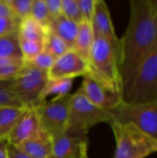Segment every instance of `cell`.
<instances>
[{
  "mask_svg": "<svg viewBox=\"0 0 157 158\" xmlns=\"http://www.w3.org/2000/svg\"><path fill=\"white\" fill-rule=\"evenodd\" d=\"M8 158H30L19 147L8 144Z\"/></svg>",
  "mask_w": 157,
  "mask_h": 158,
  "instance_id": "cell-33",
  "label": "cell"
},
{
  "mask_svg": "<svg viewBox=\"0 0 157 158\" xmlns=\"http://www.w3.org/2000/svg\"><path fill=\"white\" fill-rule=\"evenodd\" d=\"M23 60H19V59H7V58H0V68L1 67H6V66H10L18 63H21Z\"/></svg>",
  "mask_w": 157,
  "mask_h": 158,
  "instance_id": "cell-35",
  "label": "cell"
},
{
  "mask_svg": "<svg viewBox=\"0 0 157 158\" xmlns=\"http://www.w3.org/2000/svg\"><path fill=\"white\" fill-rule=\"evenodd\" d=\"M109 112L111 122L131 124L157 143V101L140 104L122 102Z\"/></svg>",
  "mask_w": 157,
  "mask_h": 158,
  "instance_id": "cell-4",
  "label": "cell"
},
{
  "mask_svg": "<svg viewBox=\"0 0 157 158\" xmlns=\"http://www.w3.org/2000/svg\"><path fill=\"white\" fill-rule=\"evenodd\" d=\"M42 127L35 108H28L23 114L6 142L8 144L19 147L25 142L33 138Z\"/></svg>",
  "mask_w": 157,
  "mask_h": 158,
  "instance_id": "cell-13",
  "label": "cell"
},
{
  "mask_svg": "<svg viewBox=\"0 0 157 158\" xmlns=\"http://www.w3.org/2000/svg\"><path fill=\"white\" fill-rule=\"evenodd\" d=\"M157 101V44L140 66L134 82L123 98L130 104Z\"/></svg>",
  "mask_w": 157,
  "mask_h": 158,
  "instance_id": "cell-6",
  "label": "cell"
},
{
  "mask_svg": "<svg viewBox=\"0 0 157 158\" xmlns=\"http://www.w3.org/2000/svg\"><path fill=\"white\" fill-rule=\"evenodd\" d=\"M112 117L109 111L101 109L91 103L85 96L81 87L71 94L67 129L88 133L91 128L99 123H110Z\"/></svg>",
  "mask_w": 157,
  "mask_h": 158,
  "instance_id": "cell-5",
  "label": "cell"
},
{
  "mask_svg": "<svg viewBox=\"0 0 157 158\" xmlns=\"http://www.w3.org/2000/svg\"><path fill=\"white\" fill-rule=\"evenodd\" d=\"M0 58L22 60L18 32L0 37Z\"/></svg>",
  "mask_w": 157,
  "mask_h": 158,
  "instance_id": "cell-19",
  "label": "cell"
},
{
  "mask_svg": "<svg viewBox=\"0 0 157 158\" xmlns=\"http://www.w3.org/2000/svg\"><path fill=\"white\" fill-rule=\"evenodd\" d=\"M62 15L77 24L83 20L77 0H62Z\"/></svg>",
  "mask_w": 157,
  "mask_h": 158,
  "instance_id": "cell-26",
  "label": "cell"
},
{
  "mask_svg": "<svg viewBox=\"0 0 157 158\" xmlns=\"http://www.w3.org/2000/svg\"><path fill=\"white\" fill-rule=\"evenodd\" d=\"M31 17L47 30L51 18L44 0H32Z\"/></svg>",
  "mask_w": 157,
  "mask_h": 158,
  "instance_id": "cell-23",
  "label": "cell"
},
{
  "mask_svg": "<svg viewBox=\"0 0 157 158\" xmlns=\"http://www.w3.org/2000/svg\"><path fill=\"white\" fill-rule=\"evenodd\" d=\"M87 143L86 132L67 129L63 133L53 137L51 158H81L82 148Z\"/></svg>",
  "mask_w": 157,
  "mask_h": 158,
  "instance_id": "cell-10",
  "label": "cell"
},
{
  "mask_svg": "<svg viewBox=\"0 0 157 158\" xmlns=\"http://www.w3.org/2000/svg\"><path fill=\"white\" fill-rule=\"evenodd\" d=\"M130 20L119 39L123 98L130 90L144 58L157 44V0H130Z\"/></svg>",
  "mask_w": 157,
  "mask_h": 158,
  "instance_id": "cell-1",
  "label": "cell"
},
{
  "mask_svg": "<svg viewBox=\"0 0 157 158\" xmlns=\"http://www.w3.org/2000/svg\"><path fill=\"white\" fill-rule=\"evenodd\" d=\"M47 31L60 38L68 47L73 49L78 33V24L66 19L63 15L50 20Z\"/></svg>",
  "mask_w": 157,
  "mask_h": 158,
  "instance_id": "cell-15",
  "label": "cell"
},
{
  "mask_svg": "<svg viewBox=\"0 0 157 158\" xmlns=\"http://www.w3.org/2000/svg\"><path fill=\"white\" fill-rule=\"evenodd\" d=\"M0 18H16L6 0H0Z\"/></svg>",
  "mask_w": 157,
  "mask_h": 158,
  "instance_id": "cell-32",
  "label": "cell"
},
{
  "mask_svg": "<svg viewBox=\"0 0 157 158\" xmlns=\"http://www.w3.org/2000/svg\"><path fill=\"white\" fill-rule=\"evenodd\" d=\"M0 158H8V143L0 140Z\"/></svg>",
  "mask_w": 157,
  "mask_h": 158,
  "instance_id": "cell-34",
  "label": "cell"
},
{
  "mask_svg": "<svg viewBox=\"0 0 157 158\" xmlns=\"http://www.w3.org/2000/svg\"><path fill=\"white\" fill-rule=\"evenodd\" d=\"M19 148L30 158H51L53 138L42 128L33 138L19 145Z\"/></svg>",
  "mask_w": 157,
  "mask_h": 158,
  "instance_id": "cell-14",
  "label": "cell"
},
{
  "mask_svg": "<svg viewBox=\"0 0 157 158\" xmlns=\"http://www.w3.org/2000/svg\"><path fill=\"white\" fill-rule=\"evenodd\" d=\"M10 6L14 16L21 20L31 16L32 0H6Z\"/></svg>",
  "mask_w": 157,
  "mask_h": 158,
  "instance_id": "cell-25",
  "label": "cell"
},
{
  "mask_svg": "<svg viewBox=\"0 0 157 158\" xmlns=\"http://www.w3.org/2000/svg\"><path fill=\"white\" fill-rule=\"evenodd\" d=\"M19 48L22 56V60L24 62L32 59L34 56L39 55L43 51V44L36 42L27 41L24 39L19 38Z\"/></svg>",
  "mask_w": 157,
  "mask_h": 158,
  "instance_id": "cell-24",
  "label": "cell"
},
{
  "mask_svg": "<svg viewBox=\"0 0 157 158\" xmlns=\"http://www.w3.org/2000/svg\"><path fill=\"white\" fill-rule=\"evenodd\" d=\"M81 87L88 100L101 109L110 111L123 102L121 95L106 89L89 73L83 77Z\"/></svg>",
  "mask_w": 157,
  "mask_h": 158,
  "instance_id": "cell-11",
  "label": "cell"
},
{
  "mask_svg": "<svg viewBox=\"0 0 157 158\" xmlns=\"http://www.w3.org/2000/svg\"><path fill=\"white\" fill-rule=\"evenodd\" d=\"M94 41L91 23L82 20L78 24V33L75 40L73 50H75L85 60H89L92 46Z\"/></svg>",
  "mask_w": 157,
  "mask_h": 158,
  "instance_id": "cell-17",
  "label": "cell"
},
{
  "mask_svg": "<svg viewBox=\"0 0 157 158\" xmlns=\"http://www.w3.org/2000/svg\"><path fill=\"white\" fill-rule=\"evenodd\" d=\"M77 4L83 20L91 23L94 11L95 0H77Z\"/></svg>",
  "mask_w": 157,
  "mask_h": 158,
  "instance_id": "cell-29",
  "label": "cell"
},
{
  "mask_svg": "<svg viewBox=\"0 0 157 158\" xmlns=\"http://www.w3.org/2000/svg\"><path fill=\"white\" fill-rule=\"evenodd\" d=\"M89 73L88 61L71 49L56 58L47 72L49 80L74 79Z\"/></svg>",
  "mask_w": 157,
  "mask_h": 158,
  "instance_id": "cell-9",
  "label": "cell"
},
{
  "mask_svg": "<svg viewBox=\"0 0 157 158\" xmlns=\"http://www.w3.org/2000/svg\"><path fill=\"white\" fill-rule=\"evenodd\" d=\"M47 81V72L23 62L19 73L13 80V91L23 107L36 108L41 104V95Z\"/></svg>",
  "mask_w": 157,
  "mask_h": 158,
  "instance_id": "cell-7",
  "label": "cell"
},
{
  "mask_svg": "<svg viewBox=\"0 0 157 158\" xmlns=\"http://www.w3.org/2000/svg\"><path fill=\"white\" fill-rule=\"evenodd\" d=\"M19 21L16 18H0V37L18 32Z\"/></svg>",
  "mask_w": 157,
  "mask_h": 158,
  "instance_id": "cell-28",
  "label": "cell"
},
{
  "mask_svg": "<svg viewBox=\"0 0 157 158\" xmlns=\"http://www.w3.org/2000/svg\"><path fill=\"white\" fill-rule=\"evenodd\" d=\"M47 30L39 24L31 16L21 19L19 23L18 34L19 38L27 41L36 42L43 44Z\"/></svg>",
  "mask_w": 157,
  "mask_h": 158,
  "instance_id": "cell-18",
  "label": "cell"
},
{
  "mask_svg": "<svg viewBox=\"0 0 157 158\" xmlns=\"http://www.w3.org/2000/svg\"><path fill=\"white\" fill-rule=\"evenodd\" d=\"M73 85L72 79H61V80H49L41 95V103L50 95H56L59 97L69 94V92Z\"/></svg>",
  "mask_w": 157,
  "mask_h": 158,
  "instance_id": "cell-20",
  "label": "cell"
},
{
  "mask_svg": "<svg viewBox=\"0 0 157 158\" xmlns=\"http://www.w3.org/2000/svg\"><path fill=\"white\" fill-rule=\"evenodd\" d=\"M22 65H23V62L10 65V66L1 67L0 68V80L2 81L14 80L19 73L22 68Z\"/></svg>",
  "mask_w": 157,
  "mask_h": 158,
  "instance_id": "cell-30",
  "label": "cell"
},
{
  "mask_svg": "<svg viewBox=\"0 0 157 158\" xmlns=\"http://www.w3.org/2000/svg\"><path fill=\"white\" fill-rule=\"evenodd\" d=\"M116 141L113 158H146L157 153V143L131 124L109 123Z\"/></svg>",
  "mask_w": 157,
  "mask_h": 158,
  "instance_id": "cell-3",
  "label": "cell"
},
{
  "mask_svg": "<svg viewBox=\"0 0 157 158\" xmlns=\"http://www.w3.org/2000/svg\"><path fill=\"white\" fill-rule=\"evenodd\" d=\"M68 47L67 44L56 35L47 31L44 42H43V51L48 53L55 59L63 56L66 52H68Z\"/></svg>",
  "mask_w": 157,
  "mask_h": 158,
  "instance_id": "cell-21",
  "label": "cell"
},
{
  "mask_svg": "<svg viewBox=\"0 0 157 158\" xmlns=\"http://www.w3.org/2000/svg\"><path fill=\"white\" fill-rule=\"evenodd\" d=\"M91 26L94 38H105L119 46V39L115 31L109 8L104 0H95Z\"/></svg>",
  "mask_w": 157,
  "mask_h": 158,
  "instance_id": "cell-12",
  "label": "cell"
},
{
  "mask_svg": "<svg viewBox=\"0 0 157 158\" xmlns=\"http://www.w3.org/2000/svg\"><path fill=\"white\" fill-rule=\"evenodd\" d=\"M27 109L18 106H0V140H7Z\"/></svg>",
  "mask_w": 157,
  "mask_h": 158,
  "instance_id": "cell-16",
  "label": "cell"
},
{
  "mask_svg": "<svg viewBox=\"0 0 157 158\" xmlns=\"http://www.w3.org/2000/svg\"><path fill=\"white\" fill-rule=\"evenodd\" d=\"M51 19L62 15V0H44Z\"/></svg>",
  "mask_w": 157,
  "mask_h": 158,
  "instance_id": "cell-31",
  "label": "cell"
},
{
  "mask_svg": "<svg viewBox=\"0 0 157 158\" xmlns=\"http://www.w3.org/2000/svg\"><path fill=\"white\" fill-rule=\"evenodd\" d=\"M81 158H89V156H88V143L83 146Z\"/></svg>",
  "mask_w": 157,
  "mask_h": 158,
  "instance_id": "cell-36",
  "label": "cell"
},
{
  "mask_svg": "<svg viewBox=\"0 0 157 158\" xmlns=\"http://www.w3.org/2000/svg\"><path fill=\"white\" fill-rule=\"evenodd\" d=\"M70 98L71 94L56 96L50 101H43L35 108L41 127L52 138L67 130Z\"/></svg>",
  "mask_w": 157,
  "mask_h": 158,
  "instance_id": "cell-8",
  "label": "cell"
},
{
  "mask_svg": "<svg viewBox=\"0 0 157 158\" xmlns=\"http://www.w3.org/2000/svg\"><path fill=\"white\" fill-rule=\"evenodd\" d=\"M2 106L23 107L13 91V80H0V106Z\"/></svg>",
  "mask_w": 157,
  "mask_h": 158,
  "instance_id": "cell-22",
  "label": "cell"
},
{
  "mask_svg": "<svg viewBox=\"0 0 157 158\" xmlns=\"http://www.w3.org/2000/svg\"><path fill=\"white\" fill-rule=\"evenodd\" d=\"M88 64L89 74L93 79L123 98L118 45H115L105 38H94Z\"/></svg>",
  "mask_w": 157,
  "mask_h": 158,
  "instance_id": "cell-2",
  "label": "cell"
},
{
  "mask_svg": "<svg viewBox=\"0 0 157 158\" xmlns=\"http://www.w3.org/2000/svg\"><path fill=\"white\" fill-rule=\"evenodd\" d=\"M55 60L56 59L53 56H51L48 53L43 51L42 53H40L36 56H34L32 59H31L29 61H26L25 63H28L31 66H32V67H34V68H36L38 69L48 72V70L50 69V68L54 64Z\"/></svg>",
  "mask_w": 157,
  "mask_h": 158,
  "instance_id": "cell-27",
  "label": "cell"
}]
</instances>
